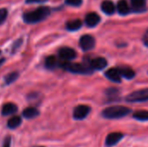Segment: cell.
Segmentation results:
<instances>
[{"instance_id":"7402d4cb","label":"cell","mask_w":148,"mask_h":147,"mask_svg":"<svg viewBox=\"0 0 148 147\" xmlns=\"http://www.w3.org/2000/svg\"><path fill=\"white\" fill-rule=\"evenodd\" d=\"M18 76H19V74H18L17 72H12V73L7 75L4 77V81H5V83H6L7 85H10V84H11L12 82L16 81L17 80Z\"/></svg>"},{"instance_id":"8fae6325","label":"cell","mask_w":148,"mask_h":147,"mask_svg":"<svg viewBox=\"0 0 148 147\" xmlns=\"http://www.w3.org/2000/svg\"><path fill=\"white\" fill-rule=\"evenodd\" d=\"M90 65H91V68L93 69L101 70V69H103L106 68V66L108 65V62L103 57H97V58H95L91 61Z\"/></svg>"},{"instance_id":"d6986e66","label":"cell","mask_w":148,"mask_h":147,"mask_svg":"<svg viewBox=\"0 0 148 147\" xmlns=\"http://www.w3.org/2000/svg\"><path fill=\"white\" fill-rule=\"evenodd\" d=\"M134 119L139 121H148V111L146 110H140L134 113Z\"/></svg>"},{"instance_id":"9c48e42d","label":"cell","mask_w":148,"mask_h":147,"mask_svg":"<svg viewBox=\"0 0 148 147\" xmlns=\"http://www.w3.org/2000/svg\"><path fill=\"white\" fill-rule=\"evenodd\" d=\"M101 20V17L99 15L95 12L88 13L85 17V23L88 27H95L96 26Z\"/></svg>"},{"instance_id":"5bb4252c","label":"cell","mask_w":148,"mask_h":147,"mask_svg":"<svg viewBox=\"0 0 148 147\" xmlns=\"http://www.w3.org/2000/svg\"><path fill=\"white\" fill-rule=\"evenodd\" d=\"M59 66V62L57 60V58L54 55H50L48 56L45 60V67L48 69H55Z\"/></svg>"},{"instance_id":"2e32d148","label":"cell","mask_w":148,"mask_h":147,"mask_svg":"<svg viewBox=\"0 0 148 147\" xmlns=\"http://www.w3.org/2000/svg\"><path fill=\"white\" fill-rule=\"evenodd\" d=\"M117 10L121 15H127L130 11V7L126 0H120L117 3Z\"/></svg>"},{"instance_id":"8992f818","label":"cell","mask_w":148,"mask_h":147,"mask_svg":"<svg viewBox=\"0 0 148 147\" xmlns=\"http://www.w3.org/2000/svg\"><path fill=\"white\" fill-rule=\"evenodd\" d=\"M95 40L90 35H84L80 38V46L84 51L91 50L95 48Z\"/></svg>"},{"instance_id":"5b68a950","label":"cell","mask_w":148,"mask_h":147,"mask_svg":"<svg viewBox=\"0 0 148 147\" xmlns=\"http://www.w3.org/2000/svg\"><path fill=\"white\" fill-rule=\"evenodd\" d=\"M91 112V107L87 105L77 106L73 112V117L75 120H82L86 119Z\"/></svg>"},{"instance_id":"83f0119b","label":"cell","mask_w":148,"mask_h":147,"mask_svg":"<svg viewBox=\"0 0 148 147\" xmlns=\"http://www.w3.org/2000/svg\"><path fill=\"white\" fill-rule=\"evenodd\" d=\"M3 62H4V59H0V67H1V65L3 63Z\"/></svg>"},{"instance_id":"484cf974","label":"cell","mask_w":148,"mask_h":147,"mask_svg":"<svg viewBox=\"0 0 148 147\" xmlns=\"http://www.w3.org/2000/svg\"><path fill=\"white\" fill-rule=\"evenodd\" d=\"M48 0H26L27 3H44Z\"/></svg>"},{"instance_id":"9a60e30c","label":"cell","mask_w":148,"mask_h":147,"mask_svg":"<svg viewBox=\"0 0 148 147\" xmlns=\"http://www.w3.org/2000/svg\"><path fill=\"white\" fill-rule=\"evenodd\" d=\"M118 70L120 71V74L122 77L126 78V79H133L135 75V73L133 69H131L130 68H127V67H121V68H119Z\"/></svg>"},{"instance_id":"44dd1931","label":"cell","mask_w":148,"mask_h":147,"mask_svg":"<svg viewBox=\"0 0 148 147\" xmlns=\"http://www.w3.org/2000/svg\"><path fill=\"white\" fill-rule=\"evenodd\" d=\"M131 3L135 11H141L146 7V0H132Z\"/></svg>"},{"instance_id":"d4e9b609","label":"cell","mask_w":148,"mask_h":147,"mask_svg":"<svg viewBox=\"0 0 148 147\" xmlns=\"http://www.w3.org/2000/svg\"><path fill=\"white\" fill-rule=\"evenodd\" d=\"M10 143H11V138H10V136H7L3 141V147H10Z\"/></svg>"},{"instance_id":"277c9868","label":"cell","mask_w":148,"mask_h":147,"mask_svg":"<svg viewBox=\"0 0 148 147\" xmlns=\"http://www.w3.org/2000/svg\"><path fill=\"white\" fill-rule=\"evenodd\" d=\"M65 70L69 71L74 74H88L90 69L80 63H70V62H64L61 65Z\"/></svg>"},{"instance_id":"30bf717a","label":"cell","mask_w":148,"mask_h":147,"mask_svg":"<svg viewBox=\"0 0 148 147\" xmlns=\"http://www.w3.org/2000/svg\"><path fill=\"white\" fill-rule=\"evenodd\" d=\"M105 75L108 79H109L110 81H112L114 82L120 83L121 81V75L118 68H110L106 72Z\"/></svg>"},{"instance_id":"ac0fdd59","label":"cell","mask_w":148,"mask_h":147,"mask_svg":"<svg viewBox=\"0 0 148 147\" xmlns=\"http://www.w3.org/2000/svg\"><path fill=\"white\" fill-rule=\"evenodd\" d=\"M39 111L35 107H28L23 110V116L26 119H34L39 115Z\"/></svg>"},{"instance_id":"7c38bea8","label":"cell","mask_w":148,"mask_h":147,"mask_svg":"<svg viewBox=\"0 0 148 147\" xmlns=\"http://www.w3.org/2000/svg\"><path fill=\"white\" fill-rule=\"evenodd\" d=\"M101 10L107 15H112L115 11V6L113 2L109 0H105L101 3Z\"/></svg>"},{"instance_id":"4316f807","label":"cell","mask_w":148,"mask_h":147,"mask_svg":"<svg viewBox=\"0 0 148 147\" xmlns=\"http://www.w3.org/2000/svg\"><path fill=\"white\" fill-rule=\"evenodd\" d=\"M143 40H144V42H145V44H146V45H147V46H148V29L147 30L146 34L144 35Z\"/></svg>"},{"instance_id":"cb8c5ba5","label":"cell","mask_w":148,"mask_h":147,"mask_svg":"<svg viewBox=\"0 0 148 147\" xmlns=\"http://www.w3.org/2000/svg\"><path fill=\"white\" fill-rule=\"evenodd\" d=\"M65 3L70 6L74 7H79L82 3V0H65Z\"/></svg>"},{"instance_id":"4fadbf2b","label":"cell","mask_w":148,"mask_h":147,"mask_svg":"<svg viewBox=\"0 0 148 147\" xmlns=\"http://www.w3.org/2000/svg\"><path fill=\"white\" fill-rule=\"evenodd\" d=\"M17 111V107L13 104V103H6L3 105V108H2V114L3 116H8V115H11L15 113H16Z\"/></svg>"},{"instance_id":"52a82bcc","label":"cell","mask_w":148,"mask_h":147,"mask_svg":"<svg viewBox=\"0 0 148 147\" xmlns=\"http://www.w3.org/2000/svg\"><path fill=\"white\" fill-rule=\"evenodd\" d=\"M124 138V134L122 133L114 132L109 133L105 140V146L106 147H113L116 146L122 139Z\"/></svg>"},{"instance_id":"ba28073f","label":"cell","mask_w":148,"mask_h":147,"mask_svg":"<svg viewBox=\"0 0 148 147\" xmlns=\"http://www.w3.org/2000/svg\"><path fill=\"white\" fill-rule=\"evenodd\" d=\"M58 55L61 59L65 61H71L74 60L76 57V52L69 47H63L61 48L58 51Z\"/></svg>"},{"instance_id":"e0dca14e","label":"cell","mask_w":148,"mask_h":147,"mask_svg":"<svg viewBox=\"0 0 148 147\" xmlns=\"http://www.w3.org/2000/svg\"><path fill=\"white\" fill-rule=\"evenodd\" d=\"M82 23L81 20L75 19V20L69 21L66 23V28L69 31H75V30H78L82 27Z\"/></svg>"},{"instance_id":"f546056e","label":"cell","mask_w":148,"mask_h":147,"mask_svg":"<svg viewBox=\"0 0 148 147\" xmlns=\"http://www.w3.org/2000/svg\"><path fill=\"white\" fill-rule=\"evenodd\" d=\"M0 54H1V51H0Z\"/></svg>"},{"instance_id":"f1b7e54d","label":"cell","mask_w":148,"mask_h":147,"mask_svg":"<svg viewBox=\"0 0 148 147\" xmlns=\"http://www.w3.org/2000/svg\"><path fill=\"white\" fill-rule=\"evenodd\" d=\"M36 147H43V146H36Z\"/></svg>"},{"instance_id":"7a4b0ae2","label":"cell","mask_w":148,"mask_h":147,"mask_svg":"<svg viewBox=\"0 0 148 147\" xmlns=\"http://www.w3.org/2000/svg\"><path fill=\"white\" fill-rule=\"evenodd\" d=\"M131 109L124 106H113L105 108L101 115L103 118L108 120H118L126 117L131 113Z\"/></svg>"},{"instance_id":"603a6c76","label":"cell","mask_w":148,"mask_h":147,"mask_svg":"<svg viewBox=\"0 0 148 147\" xmlns=\"http://www.w3.org/2000/svg\"><path fill=\"white\" fill-rule=\"evenodd\" d=\"M8 16V10L5 8L0 9V25L5 21Z\"/></svg>"},{"instance_id":"6da1fadb","label":"cell","mask_w":148,"mask_h":147,"mask_svg":"<svg viewBox=\"0 0 148 147\" xmlns=\"http://www.w3.org/2000/svg\"><path fill=\"white\" fill-rule=\"evenodd\" d=\"M50 14V9L49 7H39L36 10L24 13L23 16V21L27 23H36L46 19Z\"/></svg>"},{"instance_id":"3957f363","label":"cell","mask_w":148,"mask_h":147,"mask_svg":"<svg viewBox=\"0 0 148 147\" xmlns=\"http://www.w3.org/2000/svg\"><path fill=\"white\" fill-rule=\"evenodd\" d=\"M127 102H146L148 101V88L134 91L126 97Z\"/></svg>"},{"instance_id":"ffe728a7","label":"cell","mask_w":148,"mask_h":147,"mask_svg":"<svg viewBox=\"0 0 148 147\" xmlns=\"http://www.w3.org/2000/svg\"><path fill=\"white\" fill-rule=\"evenodd\" d=\"M21 123H22L21 118L19 116H14L8 120L7 126L10 129H16V127H18L21 125Z\"/></svg>"}]
</instances>
